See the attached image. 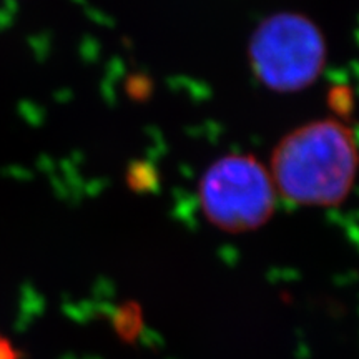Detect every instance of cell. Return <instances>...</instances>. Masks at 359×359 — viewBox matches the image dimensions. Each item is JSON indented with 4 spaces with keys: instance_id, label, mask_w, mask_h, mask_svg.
<instances>
[{
    "instance_id": "3957f363",
    "label": "cell",
    "mask_w": 359,
    "mask_h": 359,
    "mask_svg": "<svg viewBox=\"0 0 359 359\" xmlns=\"http://www.w3.org/2000/svg\"><path fill=\"white\" fill-rule=\"evenodd\" d=\"M196 193L206 222L231 235L264 226L278 203L268 167L250 154H228L213 160L201 173Z\"/></svg>"
},
{
    "instance_id": "5b68a950",
    "label": "cell",
    "mask_w": 359,
    "mask_h": 359,
    "mask_svg": "<svg viewBox=\"0 0 359 359\" xmlns=\"http://www.w3.org/2000/svg\"><path fill=\"white\" fill-rule=\"evenodd\" d=\"M22 353L4 334H0V359H22Z\"/></svg>"
},
{
    "instance_id": "6da1fadb",
    "label": "cell",
    "mask_w": 359,
    "mask_h": 359,
    "mask_svg": "<svg viewBox=\"0 0 359 359\" xmlns=\"http://www.w3.org/2000/svg\"><path fill=\"white\" fill-rule=\"evenodd\" d=\"M268 170L278 198L309 208L338 206L359 175L356 132L333 116L299 125L278 142Z\"/></svg>"
},
{
    "instance_id": "277c9868",
    "label": "cell",
    "mask_w": 359,
    "mask_h": 359,
    "mask_svg": "<svg viewBox=\"0 0 359 359\" xmlns=\"http://www.w3.org/2000/svg\"><path fill=\"white\" fill-rule=\"evenodd\" d=\"M115 334L123 341L125 344L137 343L143 333V311L138 303H125L116 309L111 318Z\"/></svg>"
},
{
    "instance_id": "7a4b0ae2",
    "label": "cell",
    "mask_w": 359,
    "mask_h": 359,
    "mask_svg": "<svg viewBox=\"0 0 359 359\" xmlns=\"http://www.w3.org/2000/svg\"><path fill=\"white\" fill-rule=\"evenodd\" d=\"M255 79L275 93H298L325 72L327 43L316 22L299 12H276L257 25L248 42Z\"/></svg>"
}]
</instances>
